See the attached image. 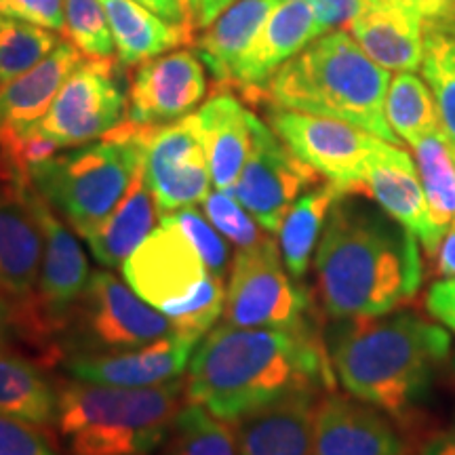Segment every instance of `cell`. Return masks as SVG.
<instances>
[{
	"label": "cell",
	"instance_id": "1",
	"mask_svg": "<svg viewBox=\"0 0 455 455\" xmlns=\"http://www.w3.org/2000/svg\"><path fill=\"white\" fill-rule=\"evenodd\" d=\"M315 266L318 298L335 321L392 315L415 299L424 275L413 232L350 195L333 204Z\"/></svg>",
	"mask_w": 455,
	"mask_h": 455
},
{
	"label": "cell",
	"instance_id": "2",
	"mask_svg": "<svg viewBox=\"0 0 455 455\" xmlns=\"http://www.w3.org/2000/svg\"><path fill=\"white\" fill-rule=\"evenodd\" d=\"M333 384L331 358L310 329L213 327L188 365L186 398L224 422L295 390Z\"/></svg>",
	"mask_w": 455,
	"mask_h": 455
},
{
	"label": "cell",
	"instance_id": "3",
	"mask_svg": "<svg viewBox=\"0 0 455 455\" xmlns=\"http://www.w3.org/2000/svg\"><path fill=\"white\" fill-rule=\"evenodd\" d=\"M451 338L413 312L348 318L331 341V365L350 396L407 419L449 356Z\"/></svg>",
	"mask_w": 455,
	"mask_h": 455
},
{
	"label": "cell",
	"instance_id": "4",
	"mask_svg": "<svg viewBox=\"0 0 455 455\" xmlns=\"http://www.w3.org/2000/svg\"><path fill=\"white\" fill-rule=\"evenodd\" d=\"M390 70L378 66L350 32L331 30L276 70L264 95L275 108L338 118L401 144L386 118Z\"/></svg>",
	"mask_w": 455,
	"mask_h": 455
},
{
	"label": "cell",
	"instance_id": "5",
	"mask_svg": "<svg viewBox=\"0 0 455 455\" xmlns=\"http://www.w3.org/2000/svg\"><path fill=\"white\" fill-rule=\"evenodd\" d=\"M186 396L184 379L150 388L72 379L57 395L53 426L70 455H152Z\"/></svg>",
	"mask_w": 455,
	"mask_h": 455
},
{
	"label": "cell",
	"instance_id": "6",
	"mask_svg": "<svg viewBox=\"0 0 455 455\" xmlns=\"http://www.w3.org/2000/svg\"><path fill=\"white\" fill-rule=\"evenodd\" d=\"M152 127L124 121L104 138L55 155L32 171V186L78 236L104 224L144 167Z\"/></svg>",
	"mask_w": 455,
	"mask_h": 455
},
{
	"label": "cell",
	"instance_id": "7",
	"mask_svg": "<svg viewBox=\"0 0 455 455\" xmlns=\"http://www.w3.org/2000/svg\"><path fill=\"white\" fill-rule=\"evenodd\" d=\"M175 331L161 310L141 299L123 278L91 272L57 341L60 356H98L150 344Z\"/></svg>",
	"mask_w": 455,
	"mask_h": 455
},
{
	"label": "cell",
	"instance_id": "8",
	"mask_svg": "<svg viewBox=\"0 0 455 455\" xmlns=\"http://www.w3.org/2000/svg\"><path fill=\"white\" fill-rule=\"evenodd\" d=\"M308 312V293L289 275L278 243L266 236L253 247L238 249L226 287L228 325L301 331L310 329Z\"/></svg>",
	"mask_w": 455,
	"mask_h": 455
},
{
	"label": "cell",
	"instance_id": "9",
	"mask_svg": "<svg viewBox=\"0 0 455 455\" xmlns=\"http://www.w3.org/2000/svg\"><path fill=\"white\" fill-rule=\"evenodd\" d=\"M127 112L129 95L118 81L112 57H84L34 129L64 150L104 138L124 123Z\"/></svg>",
	"mask_w": 455,
	"mask_h": 455
},
{
	"label": "cell",
	"instance_id": "10",
	"mask_svg": "<svg viewBox=\"0 0 455 455\" xmlns=\"http://www.w3.org/2000/svg\"><path fill=\"white\" fill-rule=\"evenodd\" d=\"M268 123L295 156L348 195L363 192L369 163L384 146V140L356 124L316 114L275 108Z\"/></svg>",
	"mask_w": 455,
	"mask_h": 455
},
{
	"label": "cell",
	"instance_id": "11",
	"mask_svg": "<svg viewBox=\"0 0 455 455\" xmlns=\"http://www.w3.org/2000/svg\"><path fill=\"white\" fill-rule=\"evenodd\" d=\"M318 181L321 175L295 156L272 127L255 116L251 152L232 188V196L255 221L266 232H278L293 203Z\"/></svg>",
	"mask_w": 455,
	"mask_h": 455
},
{
	"label": "cell",
	"instance_id": "12",
	"mask_svg": "<svg viewBox=\"0 0 455 455\" xmlns=\"http://www.w3.org/2000/svg\"><path fill=\"white\" fill-rule=\"evenodd\" d=\"M144 175L161 213L195 207L212 192V171L196 114L152 127Z\"/></svg>",
	"mask_w": 455,
	"mask_h": 455
},
{
	"label": "cell",
	"instance_id": "13",
	"mask_svg": "<svg viewBox=\"0 0 455 455\" xmlns=\"http://www.w3.org/2000/svg\"><path fill=\"white\" fill-rule=\"evenodd\" d=\"M124 283L161 312L186 299L212 272L180 228L161 221L121 266Z\"/></svg>",
	"mask_w": 455,
	"mask_h": 455
},
{
	"label": "cell",
	"instance_id": "14",
	"mask_svg": "<svg viewBox=\"0 0 455 455\" xmlns=\"http://www.w3.org/2000/svg\"><path fill=\"white\" fill-rule=\"evenodd\" d=\"M207 95V74L198 53L169 51L144 61L129 87L127 121L161 127L180 121Z\"/></svg>",
	"mask_w": 455,
	"mask_h": 455
},
{
	"label": "cell",
	"instance_id": "15",
	"mask_svg": "<svg viewBox=\"0 0 455 455\" xmlns=\"http://www.w3.org/2000/svg\"><path fill=\"white\" fill-rule=\"evenodd\" d=\"M201 341L171 331L150 344L98 356H66L68 375L78 382L150 388L180 379Z\"/></svg>",
	"mask_w": 455,
	"mask_h": 455
},
{
	"label": "cell",
	"instance_id": "16",
	"mask_svg": "<svg viewBox=\"0 0 455 455\" xmlns=\"http://www.w3.org/2000/svg\"><path fill=\"white\" fill-rule=\"evenodd\" d=\"M327 34L306 0H278L258 36L238 61L232 84L249 98H261L266 84L281 66Z\"/></svg>",
	"mask_w": 455,
	"mask_h": 455
},
{
	"label": "cell",
	"instance_id": "17",
	"mask_svg": "<svg viewBox=\"0 0 455 455\" xmlns=\"http://www.w3.org/2000/svg\"><path fill=\"white\" fill-rule=\"evenodd\" d=\"M312 455H409L405 441L378 407L355 396L318 398Z\"/></svg>",
	"mask_w": 455,
	"mask_h": 455
},
{
	"label": "cell",
	"instance_id": "18",
	"mask_svg": "<svg viewBox=\"0 0 455 455\" xmlns=\"http://www.w3.org/2000/svg\"><path fill=\"white\" fill-rule=\"evenodd\" d=\"M30 188L0 181V295L9 301L30 298L41 276L44 232Z\"/></svg>",
	"mask_w": 455,
	"mask_h": 455
},
{
	"label": "cell",
	"instance_id": "19",
	"mask_svg": "<svg viewBox=\"0 0 455 455\" xmlns=\"http://www.w3.org/2000/svg\"><path fill=\"white\" fill-rule=\"evenodd\" d=\"M348 32L386 70L413 72L422 68L426 20L415 0H365Z\"/></svg>",
	"mask_w": 455,
	"mask_h": 455
},
{
	"label": "cell",
	"instance_id": "20",
	"mask_svg": "<svg viewBox=\"0 0 455 455\" xmlns=\"http://www.w3.org/2000/svg\"><path fill=\"white\" fill-rule=\"evenodd\" d=\"M318 390H295L235 422L238 455H312Z\"/></svg>",
	"mask_w": 455,
	"mask_h": 455
},
{
	"label": "cell",
	"instance_id": "21",
	"mask_svg": "<svg viewBox=\"0 0 455 455\" xmlns=\"http://www.w3.org/2000/svg\"><path fill=\"white\" fill-rule=\"evenodd\" d=\"M363 195H367L382 212L413 232L430 255L436 253L439 241L430 224V209L413 158L401 146L384 141L369 163Z\"/></svg>",
	"mask_w": 455,
	"mask_h": 455
},
{
	"label": "cell",
	"instance_id": "22",
	"mask_svg": "<svg viewBox=\"0 0 455 455\" xmlns=\"http://www.w3.org/2000/svg\"><path fill=\"white\" fill-rule=\"evenodd\" d=\"M201 123L212 181L218 190L232 192L251 152L255 114L232 93H218L196 112Z\"/></svg>",
	"mask_w": 455,
	"mask_h": 455
},
{
	"label": "cell",
	"instance_id": "23",
	"mask_svg": "<svg viewBox=\"0 0 455 455\" xmlns=\"http://www.w3.org/2000/svg\"><path fill=\"white\" fill-rule=\"evenodd\" d=\"M84 55L72 41L60 44L15 81L0 84V127L21 131L47 114L57 91L66 83Z\"/></svg>",
	"mask_w": 455,
	"mask_h": 455
},
{
	"label": "cell",
	"instance_id": "24",
	"mask_svg": "<svg viewBox=\"0 0 455 455\" xmlns=\"http://www.w3.org/2000/svg\"><path fill=\"white\" fill-rule=\"evenodd\" d=\"M276 3L278 0H235L196 38V53L220 84L235 81L238 61Z\"/></svg>",
	"mask_w": 455,
	"mask_h": 455
},
{
	"label": "cell",
	"instance_id": "25",
	"mask_svg": "<svg viewBox=\"0 0 455 455\" xmlns=\"http://www.w3.org/2000/svg\"><path fill=\"white\" fill-rule=\"evenodd\" d=\"M156 201L148 186L144 167H141L121 198L98 230L84 238L89 244L91 255L98 259L104 268H121L146 236L152 232L156 221Z\"/></svg>",
	"mask_w": 455,
	"mask_h": 455
},
{
	"label": "cell",
	"instance_id": "26",
	"mask_svg": "<svg viewBox=\"0 0 455 455\" xmlns=\"http://www.w3.org/2000/svg\"><path fill=\"white\" fill-rule=\"evenodd\" d=\"M123 66L144 61L195 41V30L169 24L135 0H100Z\"/></svg>",
	"mask_w": 455,
	"mask_h": 455
},
{
	"label": "cell",
	"instance_id": "27",
	"mask_svg": "<svg viewBox=\"0 0 455 455\" xmlns=\"http://www.w3.org/2000/svg\"><path fill=\"white\" fill-rule=\"evenodd\" d=\"M344 195L348 192L335 186L333 181L316 184L306 195H301L284 215L278 228V249H281L289 275L295 281H301L308 275L312 253H315L316 243L321 241L329 213Z\"/></svg>",
	"mask_w": 455,
	"mask_h": 455
},
{
	"label": "cell",
	"instance_id": "28",
	"mask_svg": "<svg viewBox=\"0 0 455 455\" xmlns=\"http://www.w3.org/2000/svg\"><path fill=\"white\" fill-rule=\"evenodd\" d=\"M430 209V224L436 241H443L447 228L455 220V148L445 129L432 131L413 146Z\"/></svg>",
	"mask_w": 455,
	"mask_h": 455
},
{
	"label": "cell",
	"instance_id": "29",
	"mask_svg": "<svg viewBox=\"0 0 455 455\" xmlns=\"http://www.w3.org/2000/svg\"><path fill=\"white\" fill-rule=\"evenodd\" d=\"M55 409L57 395L41 369L15 355L0 356V413L49 426Z\"/></svg>",
	"mask_w": 455,
	"mask_h": 455
},
{
	"label": "cell",
	"instance_id": "30",
	"mask_svg": "<svg viewBox=\"0 0 455 455\" xmlns=\"http://www.w3.org/2000/svg\"><path fill=\"white\" fill-rule=\"evenodd\" d=\"M386 118L398 141L415 146L432 131L443 129L435 95L422 78L398 72L386 93Z\"/></svg>",
	"mask_w": 455,
	"mask_h": 455
},
{
	"label": "cell",
	"instance_id": "31",
	"mask_svg": "<svg viewBox=\"0 0 455 455\" xmlns=\"http://www.w3.org/2000/svg\"><path fill=\"white\" fill-rule=\"evenodd\" d=\"M156 455H238L235 430L212 411L188 401Z\"/></svg>",
	"mask_w": 455,
	"mask_h": 455
},
{
	"label": "cell",
	"instance_id": "32",
	"mask_svg": "<svg viewBox=\"0 0 455 455\" xmlns=\"http://www.w3.org/2000/svg\"><path fill=\"white\" fill-rule=\"evenodd\" d=\"M422 72L455 148V20L426 21Z\"/></svg>",
	"mask_w": 455,
	"mask_h": 455
},
{
	"label": "cell",
	"instance_id": "33",
	"mask_svg": "<svg viewBox=\"0 0 455 455\" xmlns=\"http://www.w3.org/2000/svg\"><path fill=\"white\" fill-rule=\"evenodd\" d=\"M60 41V34L53 30L0 15V84H7L32 70Z\"/></svg>",
	"mask_w": 455,
	"mask_h": 455
},
{
	"label": "cell",
	"instance_id": "34",
	"mask_svg": "<svg viewBox=\"0 0 455 455\" xmlns=\"http://www.w3.org/2000/svg\"><path fill=\"white\" fill-rule=\"evenodd\" d=\"M224 281L209 275L186 299L173 304L163 315L171 318L175 331L190 335V338L201 341L204 335L212 331L218 318L224 315Z\"/></svg>",
	"mask_w": 455,
	"mask_h": 455
},
{
	"label": "cell",
	"instance_id": "35",
	"mask_svg": "<svg viewBox=\"0 0 455 455\" xmlns=\"http://www.w3.org/2000/svg\"><path fill=\"white\" fill-rule=\"evenodd\" d=\"M66 34L84 57L106 60L116 53L110 24L100 0H64Z\"/></svg>",
	"mask_w": 455,
	"mask_h": 455
},
{
	"label": "cell",
	"instance_id": "36",
	"mask_svg": "<svg viewBox=\"0 0 455 455\" xmlns=\"http://www.w3.org/2000/svg\"><path fill=\"white\" fill-rule=\"evenodd\" d=\"M161 221L180 228L184 232L188 241L195 244V249L201 255L207 270L213 276H218L224 281L232 266V253L230 244L224 236L215 230L212 221L207 220V215L198 212L196 207H181L175 212L161 213Z\"/></svg>",
	"mask_w": 455,
	"mask_h": 455
},
{
	"label": "cell",
	"instance_id": "37",
	"mask_svg": "<svg viewBox=\"0 0 455 455\" xmlns=\"http://www.w3.org/2000/svg\"><path fill=\"white\" fill-rule=\"evenodd\" d=\"M203 213L212 221L215 230L220 232L226 241L235 243L238 249L253 247L266 238L264 228H261L251 213L243 207L241 203L232 196V192L215 190L209 192L207 198L201 203Z\"/></svg>",
	"mask_w": 455,
	"mask_h": 455
},
{
	"label": "cell",
	"instance_id": "38",
	"mask_svg": "<svg viewBox=\"0 0 455 455\" xmlns=\"http://www.w3.org/2000/svg\"><path fill=\"white\" fill-rule=\"evenodd\" d=\"M0 455H55L38 424L0 413Z\"/></svg>",
	"mask_w": 455,
	"mask_h": 455
},
{
	"label": "cell",
	"instance_id": "39",
	"mask_svg": "<svg viewBox=\"0 0 455 455\" xmlns=\"http://www.w3.org/2000/svg\"><path fill=\"white\" fill-rule=\"evenodd\" d=\"M0 15L30 21L57 34L66 32L64 0H0Z\"/></svg>",
	"mask_w": 455,
	"mask_h": 455
},
{
	"label": "cell",
	"instance_id": "40",
	"mask_svg": "<svg viewBox=\"0 0 455 455\" xmlns=\"http://www.w3.org/2000/svg\"><path fill=\"white\" fill-rule=\"evenodd\" d=\"M318 17L323 30L331 32L333 28L348 26L361 13L365 0H306Z\"/></svg>",
	"mask_w": 455,
	"mask_h": 455
},
{
	"label": "cell",
	"instance_id": "41",
	"mask_svg": "<svg viewBox=\"0 0 455 455\" xmlns=\"http://www.w3.org/2000/svg\"><path fill=\"white\" fill-rule=\"evenodd\" d=\"M426 308L441 325L455 333V278L435 283L426 295Z\"/></svg>",
	"mask_w": 455,
	"mask_h": 455
},
{
	"label": "cell",
	"instance_id": "42",
	"mask_svg": "<svg viewBox=\"0 0 455 455\" xmlns=\"http://www.w3.org/2000/svg\"><path fill=\"white\" fill-rule=\"evenodd\" d=\"M135 3L144 4L146 9H150L152 13H156L161 20L169 21V24L186 26L190 28V30H195V28L190 26V21H188L181 0H135Z\"/></svg>",
	"mask_w": 455,
	"mask_h": 455
},
{
	"label": "cell",
	"instance_id": "43",
	"mask_svg": "<svg viewBox=\"0 0 455 455\" xmlns=\"http://www.w3.org/2000/svg\"><path fill=\"white\" fill-rule=\"evenodd\" d=\"M17 339L15 331V312L13 301L0 295V356L13 355V346Z\"/></svg>",
	"mask_w": 455,
	"mask_h": 455
},
{
	"label": "cell",
	"instance_id": "44",
	"mask_svg": "<svg viewBox=\"0 0 455 455\" xmlns=\"http://www.w3.org/2000/svg\"><path fill=\"white\" fill-rule=\"evenodd\" d=\"M436 270L441 276L455 278V220L447 228L445 236L436 249Z\"/></svg>",
	"mask_w": 455,
	"mask_h": 455
},
{
	"label": "cell",
	"instance_id": "45",
	"mask_svg": "<svg viewBox=\"0 0 455 455\" xmlns=\"http://www.w3.org/2000/svg\"><path fill=\"white\" fill-rule=\"evenodd\" d=\"M426 21L455 20V0H415Z\"/></svg>",
	"mask_w": 455,
	"mask_h": 455
},
{
	"label": "cell",
	"instance_id": "46",
	"mask_svg": "<svg viewBox=\"0 0 455 455\" xmlns=\"http://www.w3.org/2000/svg\"><path fill=\"white\" fill-rule=\"evenodd\" d=\"M419 455H455V426L432 435Z\"/></svg>",
	"mask_w": 455,
	"mask_h": 455
},
{
	"label": "cell",
	"instance_id": "47",
	"mask_svg": "<svg viewBox=\"0 0 455 455\" xmlns=\"http://www.w3.org/2000/svg\"><path fill=\"white\" fill-rule=\"evenodd\" d=\"M235 0H201V11H198V28H207L212 21L224 11L228 4Z\"/></svg>",
	"mask_w": 455,
	"mask_h": 455
},
{
	"label": "cell",
	"instance_id": "48",
	"mask_svg": "<svg viewBox=\"0 0 455 455\" xmlns=\"http://www.w3.org/2000/svg\"><path fill=\"white\" fill-rule=\"evenodd\" d=\"M181 4H184L188 21H190V26L196 30V28H198V11H201V0H181Z\"/></svg>",
	"mask_w": 455,
	"mask_h": 455
}]
</instances>
